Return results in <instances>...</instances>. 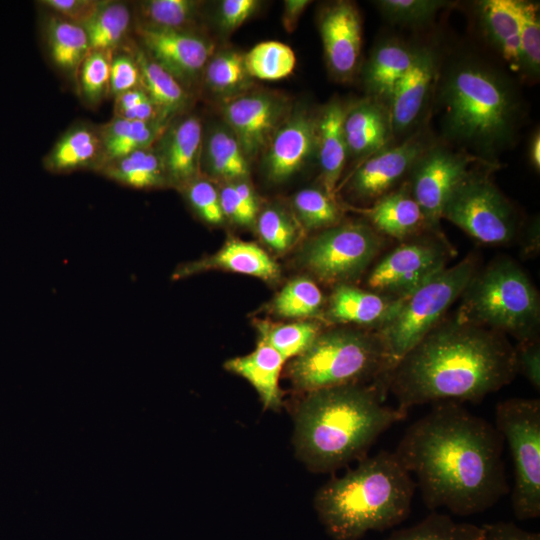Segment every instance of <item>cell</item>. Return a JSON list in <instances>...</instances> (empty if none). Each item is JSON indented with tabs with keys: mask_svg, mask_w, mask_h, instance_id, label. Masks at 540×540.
Returning <instances> with one entry per match:
<instances>
[{
	"mask_svg": "<svg viewBox=\"0 0 540 540\" xmlns=\"http://www.w3.org/2000/svg\"><path fill=\"white\" fill-rule=\"evenodd\" d=\"M401 300L348 283L338 284L329 298L326 318L335 323H353L377 330L391 317Z\"/></svg>",
	"mask_w": 540,
	"mask_h": 540,
	"instance_id": "44dd1931",
	"label": "cell"
},
{
	"mask_svg": "<svg viewBox=\"0 0 540 540\" xmlns=\"http://www.w3.org/2000/svg\"><path fill=\"white\" fill-rule=\"evenodd\" d=\"M439 58L434 49H414L412 63L395 86L388 101L393 134H403L419 119L439 73Z\"/></svg>",
	"mask_w": 540,
	"mask_h": 540,
	"instance_id": "ac0fdd59",
	"label": "cell"
},
{
	"mask_svg": "<svg viewBox=\"0 0 540 540\" xmlns=\"http://www.w3.org/2000/svg\"><path fill=\"white\" fill-rule=\"evenodd\" d=\"M385 19L403 26H422L449 5L442 0H380L375 2Z\"/></svg>",
	"mask_w": 540,
	"mask_h": 540,
	"instance_id": "f6af8a7d",
	"label": "cell"
},
{
	"mask_svg": "<svg viewBox=\"0 0 540 540\" xmlns=\"http://www.w3.org/2000/svg\"><path fill=\"white\" fill-rule=\"evenodd\" d=\"M415 487L395 452L381 450L323 484L313 506L333 540H360L369 531L403 522L410 514Z\"/></svg>",
	"mask_w": 540,
	"mask_h": 540,
	"instance_id": "277c9868",
	"label": "cell"
},
{
	"mask_svg": "<svg viewBox=\"0 0 540 540\" xmlns=\"http://www.w3.org/2000/svg\"><path fill=\"white\" fill-rule=\"evenodd\" d=\"M149 99L142 87L126 91L115 97V116L128 111Z\"/></svg>",
	"mask_w": 540,
	"mask_h": 540,
	"instance_id": "11a10c76",
	"label": "cell"
},
{
	"mask_svg": "<svg viewBox=\"0 0 540 540\" xmlns=\"http://www.w3.org/2000/svg\"><path fill=\"white\" fill-rule=\"evenodd\" d=\"M430 145L414 134L404 142L386 146L367 157L353 173L349 188L359 199H379L390 191Z\"/></svg>",
	"mask_w": 540,
	"mask_h": 540,
	"instance_id": "9a60e30c",
	"label": "cell"
},
{
	"mask_svg": "<svg viewBox=\"0 0 540 540\" xmlns=\"http://www.w3.org/2000/svg\"><path fill=\"white\" fill-rule=\"evenodd\" d=\"M384 540H484V529L456 522L449 515L432 512L419 523L394 531Z\"/></svg>",
	"mask_w": 540,
	"mask_h": 540,
	"instance_id": "d590c367",
	"label": "cell"
},
{
	"mask_svg": "<svg viewBox=\"0 0 540 540\" xmlns=\"http://www.w3.org/2000/svg\"><path fill=\"white\" fill-rule=\"evenodd\" d=\"M183 188L190 205L204 221L210 224L224 221L219 192L211 182L195 178Z\"/></svg>",
	"mask_w": 540,
	"mask_h": 540,
	"instance_id": "7dc6e473",
	"label": "cell"
},
{
	"mask_svg": "<svg viewBox=\"0 0 540 540\" xmlns=\"http://www.w3.org/2000/svg\"><path fill=\"white\" fill-rule=\"evenodd\" d=\"M515 348L506 335L458 321H441L385 377L397 408L431 402H479L513 381Z\"/></svg>",
	"mask_w": 540,
	"mask_h": 540,
	"instance_id": "7a4b0ae2",
	"label": "cell"
},
{
	"mask_svg": "<svg viewBox=\"0 0 540 540\" xmlns=\"http://www.w3.org/2000/svg\"><path fill=\"white\" fill-rule=\"evenodd\" d=\"M165 130V121L143 122L114 117L98 129L102 143L99 167L134 151L150 148Z\"/></svg>",
	"mask_w": 540,
	"mask_h": 540,
	"instance_id": "f546056e",
	"label": "cell"
},
{
	"mask_svg": "<svg viewBox=\"0 0 540 540\" xmlns=\"http://www.w3.org/2000/svg\"><path fill=\"white\" fill-rule=\"evenodd\" d=\"M520 71L536 78L540 71V18L536 2L517 0Z\"/></svg>",
	"mask_w": 540,
	"mask_h": 540,
	"instance_id": "ab89813d",
	"label": "cell"
},
{
	"mask_svg": "<svg viewBox=\"0 0 540 540\" xmlns=\"http://www.w3.org/2000/svg\"><path fill=\"white\" fill-rule=\"evenodd\" d=\"M157 151L167 183L184 187L197 178L202 149V126L199 118L186 117L166 129Z\"/></svg>",
	"mask_w": 540,
	"mask_h": 540,
	"instance_id": "ffe728a7",
	"label": "cell"
},
{
	"mask_svg": "<svg viewBox=\"0 0 540 540\" xmlns=\"http://www.w3.org/2000/svg\"><path fill=\"white\" fill-rule=\"evenodd\" d=\"M256 220L260 238L276 252L288 250L297 240V225L295 226L292 218L279 207H267Z\"/></svg>",
	"mask_w": 540,
	"mask_h": 540,
	"instance_id": "bcb514c9",
	"label": "cell"
},
{
	"mask_svg": "<svg viewBox=\"0 0 540 540\" xmlns=\"http://www.w3.org/2000/svg\"><path fill=\"white\" fill-rule=\"evenodd\" d=\"M47 20L46 41L53 63L68 75L77 74L90 52L86 31L82 26L55 14Z\"/></svg>",
	"mask_w": 540,
	"mask_h": 540,
	"instance_id": "1f68e13d",
	"label": "cell"
},
{
	"mask_svg": "<svg viewBox=\"0 0 540 540\" xmlns=\"http://www.w3.org/2000/svg\"><path fill=\"white\" fill-rule=\"evenodd\" d=\"M293 206L301 224L308 230L330 228L338 224L340 211L335 198L323 189L305 188L293 198Z\"/></svg>",
	"mask_w": 540,
	"mask_h": 540,
	"instance_id": "b9f144b4",
	"label": "cell"
},
{
	"mask_svg": "<svg viewBox=\"0 0 540 540\" xmlns=\"http://www.w3.org/2000/svg\"><path fill=\"white\" fill-rule=\"evenodd\" d=\"M364 212L377 231L398 240L414 236L426 229L422 211L408 184L389 191Z\"/></svg>",
	"mask_w": 540,
	"mask_h": 540,
	"instance_id": "484cf974",
	"label": "cell"
},
{
	"mask_svg": "<svg viewBox=\"0 0 540 540\" xmlns=\"http://www.w3.org/2000/svg\"><path fill=\"white\" fill-rule=\"evenodd\" d=\"M138 87H141V74L134 56L128 53H113L109 93L116 97Z\"/></svg>",
	"mask_w": 540,
	"mask_h": 540,
	"instance_id": "c3c4849f",
	"label": "cell"
},
{
	"mask_svg": "<svg viewBox=\"0 0 540 540\" xmlns=\"http://www.w3.org/2000/svg\"><path fill=\"white\" fill-rule=\"evenodd\" d=\"M343 132L348 154L366 159L386 147L393 135L388 107L370 97L346 109Z\"/></svg>",
	"mask_w": 540,
	"mask_h": 540,
	"instance_id": "7402d4cb",
	"label": "cell"
},
{
	"mask_svg": "<svg viewBox=\"0 0 540 540\" xmlns=\"http://www.w3.org/2000/svg\"><path fill=\"white\" fill-rule=\"evenodd\" d=\"M382 246L383 239L367 224H337L304 245L300 262L319 280L338 285L360 276Z\"/></svg>",
	"mask_w": 540,
	"mask_h": 540,
	"instance_id": "30bf717a",
	"label": "cell"
},
{
	"mask_svg": "<svg viewBox=\"0 0 540 540\" xmlns=\"http://www.w3.org/2000/svg\"><path fill=\"white\" fill-rule=\"evenodd\" d=\"M219 198L224 217L241 225H249L256 219L239 197L233 183L225 185L219 191Z\"/></svg>",
	"mask_w": 540,
	"mask_h": 540,
	"instance_id": "f5cc1de1",
	"label": "cell"
},
{
	"mask_svg": "<svg viewBox=\"0 0 540 540\" xmlns=\"http://www.w3.org/2000/svg\"><path fill=\"white\" fill-rule=\"evenodd\" d=\"M476 271L472 255L446 267L403 298L391 317L375 330L385 345L390 371L442 321Z\"/></svg>",
	"mask_w": 540,
	"mask_h": 540,
	"instance_id": "ba28073f",
	"label": "cell"
},
{
	"mask_svg": "<svg viewBox=\"0 0 540 540\" xmlns=\"http://www.w3.org/2000/svg\"><path fill=\"white\" fill-rule=\"evenodd\" d=\"M439 108L445 135L488 161L513 140L520 101L511 82L474 59H462L444 73Z\"/></svg>",
	"mask_w": 540,
	"mask_h": 540,
	"instance_id": "5b68a950",
	"label": "cell"
},
{
	"mask_svg": "<svg viewBox=\"0 0 540 540\" xmlns=\"http://www.w3.org/2000/svg\"><path fill=\"white\" fill-rule=\"evenodd\" d=\"M53 13L72 23L84 26L97 11L101 1L96 0H43Z\"/></svg>",
	"mask_w": 540,
	"mask_h": 540,
	"instance_id": "681fc988",
	"label": "cell"
},
{
	"mask_svg": "<svg viewBox=\"0 0 540 540\" xmlns=\"http://www.w3.org/2000/svg\"><path fill=\"white\" fill-rule=\"evenodd\" d=\"M488 40L514 71H520L517 0H482L476 4Z\"/></svg>",
	"mask_w": 540,
	"mask_h": 540,
	"instance_id": "83f0119b",
	"label": "cell"
},
{
	"mask_svg": "<svg viewBox=\"0 0 540 540\" xmlns=\"http://www.w3.org/2000/svg\"><path fill=\"white\" fill-rule=\"evenodd\" d=\"M319 31L331 72L342 80L353 76L362 47L361 18L355 5L338 1L327 6L320 16Z\"/></svg>",
	"mask_w": 540,
	"mask_h": 540,
	"instance_id": "e0dca14e",
	"label": "cell"
},
{
	"mask_svg": "<svg viewBox=\"0 0 540 540\" xmlns=\"http://www.w3.org/2000/svg\"><path fill=\"white\" fill-rule=\"evenodd\" d=\"M250 77L260 80H280L292 73L296 64L294 51L279 41L258 43L244 55Z\"/></svg>",
	"mask_w": 540,
	"mask_h": 540,
	"instance_id": "8d00e7d4",
	"label": "cell"
},
{
	"mask_svg": "<svg viewBox=\"0 0 540 540\" xmlns=\"http://www.w3.org/2000/svg\"><path fill=\"white\" fill-rule=\"evenodd\" d=\"M208 269H220L258 277L266 281L279 278L277 263L258 245L229 238L213 255L189 264L177 276H186Z\"/></svg>",
	"mask_w": 540,
	"mask_h": 540,
	"instance_id": "cb8c5ba5",
	"label": "cell"
},
{
	"mask_svg": "<svg viewBox=\"0 0 540 540\" xmlns=\"http://www.w3.org/2000/svg\"><path fill=\"white\" fill-rule=\"evenodd\" d=\"M476 157L447 147L429 146L410 170V192L419 205L425 227L431 234L443 236L442 210L452 191L468 175Z\"/></svg>",
	"mask_w": 540,
	"mask_h": 540,
	"instance_id": "4fadbf2b",
	"label": "cell"
},
{
	"mask_svg": "<svg viewBox=\"0 0 540 540\" xmlns=\"http://www.w3.org/2000/svg\"><path fill=\"white\" fill-rule=\"evenodd\" d=\"M316 146L317 119L305 111L297 112L279 126L267 146L268 178L274 182L288 179L313 156Z\"/></svg>",
	"mask_w": 540,
	"mask_h": 540,
	"instance_id": "d6986e66",
	"label": "cell"
},
{
	"mask_svg": "<svg viewBox=\"0 0 540 540\" xmlns=\"http://www.w3.org/2000/svg\"><path fill=\"white\" fill-rule=\"evenodd\" d=\"M453 254L444 236L403 243L373 267L367 285L377 293L403 299L445 269Z\"/></svg>",
	"mask_w": 540,
	"mask_h": 540,
	"instance_id": "7c38bea8",
	"label": "cell"
},
{
	"mask_svg": "<svg viewBox=\"0 0 540 540\" xmlns=\"http://www.w3.org/2000/svg\"><path fill=\"white\" fill-rule=\"evenodd\" d=\"M484 540H540V534L526 531L514 522H494L482 525Z\"/></svg>",
	"mask_w": 540,
	"mask_h": 540,
	"instance_id": "db71d44e",
	"label": "cell"
},
{
	"mask_svg": "<svg viewBox=\"0 0 540 540\" xmlns=\"http://www.w3.org/2000/svg\"><path fill=\"white\" fill-rule=\"evenodd\" d=\"M150 148L137 150L109 161L97 171L117 183L134 189L161 187L167 183L166 175L157 151Z\"/></svg>",
	"mask_w": 540,
	"mask_h": 540,
	"instance_id": "4dcf8cb0",
	"label": "cell"
},
{
	"mask_svg": "<svg viewBox=\"0 0 540 540\" xmlns=\"http://www.w3.org/2000/svg\"><path fill=\"white\" fill-rule=\"evenodd\" d=\"M101 162L99 131L86 125L75 126L62 135L44 159L46 169L53 173L84 168L97 170Z\"/></svg>",
	"mask_w": 540,
	"mask_h": 540,
	"instance_id": "f1b7e54d",
	"label": "cell"
},
{
	"mask_svg": "<svg viewBox=\"0 0 540 540\" xmlns=\"http://www.w3.org/2000/svg\"><path fill=\"white\" fill-rule=\"evenodd\" d=\"M257 326L259 340L274 348L285 361L302 354L321 332L319 324L313 321L260 322Z\"/></svg>",
	"mask_w": 540,
	"mask_h": 540,
	"instance_id": "74e56055",
	"label": "cell"
},
{
	"mask_svg": "<svg viewBox=\"0 0 540 540\" xmlns=\"http://www.w3.org/2000/svg\"><path fill=\"white\" fill-rule=\"evenodd\" d=\"M390 364L375 330L337 328L320 332L288 365L292 385L302 393L385 379Z\"/></svg>",
	"mask_w": 540,
	"mask_h": 540,
	"instance_id": "52a82bcc",
	"label": "cell"
},
{
	"mask_svg": "<svg viewBox=\"0 0 540 540\" xmlns=\"http://www.w3.org/2000/svg\"><path fill=\"white\" fill-rule=\"evenodd\" d=\"M255 0H224L219 8L220 27L232 31L240 27L257 9Z\"/></svg>",
	"mask_w": 540,
	"mask_h": 540,
	"instance_id": "816d5d0a",
	"label": "cell"
},
{
	"mask_svg": "<svg viewBox=\"0 0 540 540\" xmlns=\"http://www.w3.org/2000/svg\"><path fill=\"white\" fill-rule=\"evenodd\" d=\"M414 49L396 39L379 43L367 61L363 79L371 98L382 103L390 96L412 63Z\"/></svg>",
	"mask_w": 540,
	"mask_h": 540,
	"instance_id": "4316f807",
	"label": "cell"
},
{
	"mask_svg": "<svg viewBox=\"0 0 540 540\" xmlns=\"http://www.w3.org/2000/svg\"><path fill=\"white\" fill-rule=\"evenodd\" d=\"M529 159L535 170L540 168V134L534 133L529 145Z\"/></svg>",
	"mask_w": 540,
	"mask_h": 540,
	"instance_id": "680465c9",
	"label": "cell"
},
{
	"mask_svg": "<svg viewBox=\"0 0 540 540\" xmlns=\"http://www.w3.org/2000/svg\"><path fill=\"white\" fill-rule=\"evenodd\" d=\"M324 303L323 294L310 278L298 277L287 283L273 302L274 312L286 318L317 315Z\"/></svg>",
	"mask_w": 540,
	"mask_h": 540,
	"instance_id": "f35d334b",
	"label": "cell"
},
{
	"mask_svg": "<svg viewBox=\"0 0 540 540\" xmlns=\"http://www.w3.org/2000/svg\"><path fill=\"white\" fill-rule=\"evenodd\" d=\"M200 2L194 0H148L139 4L140 24L185 30L196 18Z\"/></svg>",
	"mask_w": 540,
	"mask_h": 540,
	"instance_id": "60d3db41",
	"label": "cell"
},
{
	"mask_svg": "<svg viewBox=\"0 0 540 540\" xmlns=\"http://www.w3.org/2000/svg\"><path fill=\"white\" fill-rule=\"evenodd\" d=\"M206 162L211 174L225 180H243L249 174L248 158L227 128H216L209 134Z\"/></svg>",
	"mask_w": 540,
	"mask_h": 540,
	"instance_id": "e575fe53",
	"label": "cell"
},
{
	"mask_svg": "<svg viewBox=\"0 0 540 540\" xmlns=\"http://www.w3.org/2000/svg\"><path fill=\"white\" fill-rule=\"evenodd\" d=\"M131 23V13L123 2L101 1L91 19L82 26L90 51L114 52L124 41Z\"/></svg>",
	"mask_w": 540,
	"mask_h": 540,
	"instance_id": "836d02e7",
	"label": "cell"
},
{
	"mask_svg": "<svg viewBox=\"0 0 540 540\" xmlns=\"http://www.w3.org/2000/svg\"><path fill=\"white\" fill-rule=\"evenodd\" d=\"M460 298L458 321L509 334L519 343L537 339L538 293L514 261L502 258L476 271Z\"/></svg>",
	"mask_w": 540,
	"mask_h": 540,
	"instance_id": "8992f818",
	"label": "cell"
},
{
	"mask_svg": "<svg viewBox=\"0 0 540 540\" xmlns=\"http://www.w3.org/2000/svg\"><path fill=\"white\" fill-rule=\"evenodd\" d=\"M346 107L332 100L317 119V146L324 190L335 198L337 183L344 169L348 150L343 132Z\"/></svg>",
	"mask_w": 540,
	"mask_h": 540,
	"instance_id": "d4e9b609",
	"label": "cell"
},
{
	"mask_svg": "<svg viewBox=\"0 0 540 540\" xmlns=\"http://www.w3.org/2000/svg\"><path fill=\"white\" fill-rule=\"evenodd\" d=\"M284 362L274 348L259 340L251 353L228 359L224 368L248 381L265 409L278 411L282 406L279 377Z\"/></svg>",
	"mask_w": 540,
	"mask_h": 540,
	"instance_id": "603a6c76",
	"label": "cell"
},
{
	"mask_svg": "<svg viewBox=\"0 0 540 540\" xmlns=\"http://www.w3.org/2000/svg\"><path fill=\"white\" fill-rule=\"evenodd\" d=\"M285 112L284 100L267 93L239 96L223 108L229 130L247 158L268 146Z\"/></svg>",
	"mask_w": 540,
	"mask_h": 540,
	"instance_id": "2e32d148",
	"label": "cell"
},
{
	"mask_svg": "<svg viewBox=\"0 0 540 540\" xmlns=\"http://www.w3.org/2000/svg\"><path fill=\"white\" fill-rule=\"evenodd\" d=\"M112 56L113 52L92 50L79 67L80 92L91 105L98 104L109 93Z\"/></svg>",
	"mask_w": 540,
	"mask_h": 540,
	"instance_id": "ee69618b",
	"label": "cell"
},
{
	"mask_svg": "<svg viewBox=\"0 0 540 540\" xmlns=\"http://www.w3.org/2000/svg\"><path fill=\"white\" fill-rule=\"evenodd\" d=\"M508 444L514 466L511 505L514 516H540V400L510 398L495 408V425Z\"/></svg>",
	"mask_w": 540,
	"mask_h": 540,
	"instance_id": "9c48e42d",
	"label": "cell"
},
{
	"mask_svg": "<svg viewBox=\"0 0 540 540\" xmlns=\"http://www.w3.org/2000/svg\"><path fill=\"white\" fill-rule=\"evenodd\" d=\"M503 443L494 425L444 401L407 428L394 452L417 478L428 509L470 516L509 493Z\"/></svg>",
	"mask_w": 540,
	"mask_h": 540,
	"instance_id": "6da1fadb",
	"label": "cell"
},
{
	"mask_svg": "<svg viewBox=\"0 0 540 540\" xmlns=\"http://www.w3.org/2000/svg\"><path fill=\"white\" fill-rule=\"evenodd\" d=\"M518 372H521L536 390L540 388V346L534 339L519 343L515 348Z\"/></svg>",
	"mask_w": 540,
	"mask_h": 540,
	"instance_id": "f907efd6",
	"label": "cell"
},
{
	"mask_svg": "<svg viewBox=\"0 0 540 540\" xmlns=\"http://www.w3.org/2000/svg\"><path fill=\"white\" fill-rule=\"evenodd\" d=\"M204 73L210 89L220 94H230L244 88L250 77L245 68L244 55L233 50L211 56Z\"/></svg>",
	"mask_w": 540,
	"mask_h": 540,
	"instance_id": "7bdbcfd3",
	"label": "cell"
},
{
	"mask_svg": "<svg viewBox=\"0 0 540 540\" xmlns=\"http://www.w3.org/2000/svg\"><path fill=\"white\" fill-rule=\"evenodd\" d=\"M236 192L247 207V209L254 215H257L258 204L255 193L252 187L243 180H238L233 183Z\"/></svg>",
	"mask_w": 540,
	"mask_h": 540,
	"instance_id": "6f0895ef",
	"label": "cell"
},
{
	"mask_svg": "<svg viewBox=\"0 0 540 540\" xmlns=\"http://www.w3.org/2000/svg\"><path fill=\"white\" fill-rule=\"evenodd\" d=\"M132 50V49H131ZM141 74V87L163 120L180 111L187 103L184 87L142 49L132 50Z\"/></svg>",
	"mask_w": 540,
	"mask_h": 540,
	"instance_id": "d6a6232c",
	"label": "cell"
},
{
	"mask_svg": "<svg viewBox=\"0 0 540 540\" xmlns=\"http://www.w3.org/2000/svg\"><path fill=\"white\" fill-rule=\"evenodd\" d=\"M136 35L142 50L183 87L191 84L213 54L208 40L188 32L156 28L138 23Z\"/></svg>",
	"mask_w": 540,
	"mask_h": 540,
	"instance_id": "5bb4252c",
	"label": "cell"
},
{
	"mask_svg": "<svg viewBox=\"0 0 540 540\" xmlns=\"http://www.w3.org/2000/svg\"><path fill=\"white\" fill-rule=\"evenodd\" d=\"M442 218L485 244H505L517 233L511 203L486 174L472 172L452 191Z\"/></svg>",
	"mask_w": 540,
	"mask_h": 540,
	"instance_id": "8fae6325",
	"label": "cell"
},
{
	"mask_svg": "<svg viewBox=\"0 0 540 540\" xmlns=\"http://www.w3.org/2000/svg\"><path fill=\"white\" fill-rule=\"evenodd\" d=\"M379 380L303 393L293 412L296 458L311 472H333L362 459L377 438L407 412L384 404Z\"/></svg>",
	"mask_w": 540,
	"mask_h": 540,
	"instance_id": "3957f363",
	"label": "cell"
},
{
	"mask_svg": "<svg viewBox=\"0 0 540 540\" xmlns=\"http://www.w3.org/2000/svg\"><path fill=\"white\" fill-rule=\"evenodd\" d=\"M310 4L307 0H286L282 16L283 26L286 31L292 32L306 7Z\"/></svg>",
	"mask_w": 540,
	"mask_h": 540,
	"instance_id": "9f6ffc18",
	"label": "cell"
}]
</instances>
